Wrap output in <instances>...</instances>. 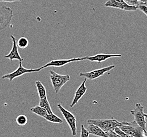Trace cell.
I'll list each match as a JSON object with an SVG mask.
<instances>
[{"label":"cell","mask_w":147,"mask_h":137,"mask_svg":"<svg viewBox=\"0 0 147 137\" xmlns=\"http://www.w3.org/2000/svg\"><path fill=\"white\" fill-rule=\"evenodd\" d=\"M119 128L125 134L134 137H146L145 131L135 121H122Z\"/></svg>","instance_id":"cell-1"},{"label":"cell","mask_w":147,"mask_h":137,"mask_svg":"<svg viewBox=\"0 0 147 137\" xmlns=\"http://www.w3.org/2000/svg\"><path fill=\"white\" fill-rule=\"evenodd\" d=\"M88 124H95L105 132L115 130V128L119 127L121 122L115 119H89Z\"/></svg>","instance_id":"cell-2"},{"label":"cell","mask_w":147,"mask_h":137,"mask_svg":"<svg viewBox=\"0 0 147 137\" xmlns=\"http://www.w3.org/2000/svg\"><path fill=\"white\" fill-rule=\"evenodd\" d=\"M49 73L53 89L55 92L57 94L64 84L70 80V77L69 74H60L55 72L54 70H50Z\"/></svg>","instance_id":"cell-3"},{"label":"cell","mask_w":147,"mask_h":137,"mask_svg":"<svg viewBox=\"0 0 147 137\" xmlns=\"http://www.w3.org/2000/svg\"><path fill=\"white\" fill-rule=\"evenodd\" d=\"M57 107L70 128L72 135L73 136H76L77 134V120L75 115L70 111L64 108L60 103L57 105Z\"/></svg>","instance_id":"cell-4"},{"label":"cell","mask_w":147,"mask_h":137,"mask_svg":"<svg viewBox=\"0 0 147 137\" xmlns=\"http://www.w3.org/2000/svg\"><path fill=\"white\" fill-rule=\"evenodd\" d=\"M13 16V10L5 5L0 7V30L7 28Z\"/></svg>","instance_id":"cell-5"},{"label":"cell","mask_w":147,"mask_h":137,"mask_svg":"<svg viewBox=\"0 0 147 137\" xmlns=\"http://www.w3.org/2000/svg\"><path fill=\"white\" fill-rule=\"evenodd\" d=\"M42 70L41 67H39L38 69H26L22 65V62L20 61L19 62V67L17 68L16 70L13 71L10 74H6L3 76L1 79H8L10 80V81H12L15 78L18 77H21L23 75L26 74H30L33 72H40Z\"/></svg>","instance_id":"cell-6"},{"label":"cell","mask_w":147,"mask_h":137,"mask_svg":"<svg viewBox=\"0 0 147 137\" xmlns=\"http://www.w3.org/2000/svg\"><path fill=\"white\" fill-rule=\"evenodd\" d=\"M131 115L134 117V120L144 130H146V121L144 117V107L140 103H137L134 108L131 111Z\"/></svg>","instance_id":"cell-7"},{"label":"cell","mask_w":147,"mask_h":137,"mask_svg":"<svg viewBox=\"0 0 147 137\" xmlns=\"http://www.w3.org/2000/svg\"><path fill=\"white\" fill-rule=\"evenodd\" d=\"M115 67V65H111L108 67H102L99 69H96L88 72H82L79 74V77H84L89 80H94L102 76L108 72H109L110 71L113 69Z\"/></svg>","instance_id":"cell-8"},{"label":"cell","mask_w":147,"mask_h":137,"mask_svg":"<svg viewBox=\"0 0 147 137\" xmlns=\"http://www.w3.org/2000/svg\"><path fill=\"white\" fill-rule=\"evenodd\" d=\"M106 7L118 9L125 11H134L137 10V7L129 5L124 0H108L105 4Z\"/></svg>","instance_id":"cell-9"},{"label":"cell","mask_w":147,"mask_h":137,"mask_svg":"<svg viewBox=\"0 0 147 137\" xmlns=\"http://www.w3.org/2000/svg\"><path fill=\"white\" fill-rule=\"evenodd\" d=\"M84 57H77L72 58L69 59H61V60H53L48 62L45 65L41 67V70L47 68L48 67H62L65 65L66 64L74 62H77L80 61L84 60Z\"/></svg>","instance_id":"cell-10"},{"label":"cell","mask_w":147,"mask_h":137,"mask_svg":"<svg viewBox=\"0 0 147 137\" xmlns=\"http://www.w3.org/2000/svg\"><path fill=\"white\" fill-rule=\"evenodd\" d=\"M12 40L13 45H12V48L11 50L10 53L9 54L5 55V57L9 59L10 61L13 60H18L19 62L20 61H23V59L20 56L19 53V50H18V47L17 45V43H16V38L13 35H11L10 36Z\"/></svg>","instance_id":"cell-11"},{"label":"cell","mask_w":147,"mask_h":137,"mask_svg":"<svg viewBox=\"0 0 147 137\" xmlns=\"http://www.w3.org/2000/svg\"><path fill=\"white\" fill-rule=\"evenodd\" d=\"M86 80H87V79L85 78L84 81L81 83L80 86L78 87V89L76 90V91L75 92V94L74 96V99L71 104V108L74 107V105L77 104L78 102L79 101L80 99L82 98V97L86 93L87 89H88V88L86 86Z\"/></svg>","instance_id":"cell-12"},{"label":"cell","mask_w":147,"mask_h":137,"mask_svg":"<svg viewBox=\"0 0 147 137\" xmlns=\"http://www.w3.org/2000/svg\"><path fill=\"white\" fill-rule=\"evenodd\" d=\"M120 54H104L100 53L92 56V57H84L85 60H88L91 62H96L98 63H101L105 61L112 57H121Z\"/></svg>","instance_id":"cell-13"},{"label":"cell","mask_w":147,"mask_h":137,"mask_svg":"<svg viewBox=\"0 0 147 137\" xmlns=\"http://www.w3.org/2000/svg\"><path fill=\"white\" fill-rule=\"evenodd\" d=\"M86 130L89 132L90 134H92L99 137H108L106 132L95 124H88Z\"/></svg>","instance_id":"cell-14"},{"label":"cell","mask_w":147,"mask_h":137,"mask_svg":"<svg viewBox=\"0 0 147 137\" xmlns=\"http://www.w3.org/2000/svg\"><path fill=\"white\" fill-rule=\"evenodd\" d=\"M35 86H36V88L37 91H38L39 99H44L45 98L47 97L46 89L41 81H35Z\"/></svg>","instance_id":"cell-15"},{"label":"cell","mask_w":147,"mask_h":137,"mask_svg":"<svg viewBox=\"0 0 147 137\" xmlns=\"http://www.w3.org/2000/svg\"><path fill=\"white\" fill-rule=\"evenodd\" d=\"M30 111L35 115H38L42 118L45 119L48 115V112L45 109L41 107L40 105H36L35 107L30 109Z\"/></svg>","instance_id":"cell-16"},{"label":"cell","mask_w":147,"mask_h":137,"mask_svg":"<svg viewBox=\"0 0 147 137\" xmlns=\"http://www.w3.org/2000/svg\"><path fill=\"white\" fill-rule=\"evenodd\" d=\"M40 105L42 108L45 109V110L48 112V114H51L53 113L51 107L50 106V103H49L47 97L45 98L44 99H40V102H39V105Z\"/></svg>","instance_id":"cell-17"},{"label":"cell","mask_w":147,"mask_h":137,"mask_svg":"<svg viewBox=\"0 0 147 137\" xmlns=\"http://www.w3.org/2000/svg\"><path fill=\"white\" fill-rule=\"evenodd\" d=\"M46 120L55 124H63V121L60 117H58L57 115H55L53 113L51 114H48L47 117L45 119Z\"/></svg>","instance_id":"cell-18"},{"label":"cell","mask_w":147,"mask_h":137,"mask_svg":"<svg viewBox=\"0 0 147 137\" xmlns=\"http://www.w3.org/2000/svg\"><path fill=\"white\" fill-rule=\"evenodd\" d=\"M17 45L18 48L21 49H26L28 47L29 45V40L26 37H21L17 41Z\"/></svg>","instance_id":"cell-19"},{"label":"cell","mask_w":147,"mask_h":137,"mask_svg":"<svg viewBox=\"0 0 147 137\" xmlns=\"http://www.w3.org/2000/svg\"><path fill=\"white\" fill-rule=\"evenodd\" d=\"M28 119L25 115H21L16 118V123L19 126H24L27 124Z\"/></svg>","instance_id":"cell-20"},{"label":"cell","mask_w":147,"mask_h":137,"mask_svg":"<svg viewBox=\"0 0 147 137\" xmlns=\"http://www.w3.org/2000/svg\"><path fill=\"white\" fill-rule=\"evenodd\" d=\"M137 7L138 9L142 12L147 16V4L139 3Z\"/></svg>","instance_id":"cell-21"},{"label":"cell","mask_w":147,"mask_h":137,"mask_svg":"<svg viewBox=\"0 0 147 137\" xmlns=\"http://www.w3.org/2000/svg\"><path fill=\"white\" fill-rule=\"evenodd\" d=\"M90 134L86 129L85 128L83 124L81 125V131H80V137H89Z\"/></svg>","instance_id":"cell-22"},{"label":"cell","mask_w":147,"mask_h":137,"mask_svg":"<svg viewBox=\"0 0 147 137\" xmlns=\"http://www.w3.org/2000/svg\"><path fill=\"white\" fill-rule=\"evenodd\" d=\"M114 131L117 134H119L120 136H121L122 137H134L131 136L130 135H129L128 134H125V132H123L119 127L115 128Z\"/></svg>","instance_id":"cell-23"},{"label":"cell","mask_w":147,"mask_h":137,"mask_svg":"<svg viewBox=\"0 0 147 137\" xmlns=\"http://www.w3.org/2000/svg\"><path fill=\"white\" fill-rule=\"evenodd\" d=\"M125 2L129 5L137 7L138 5L139 4V2L138 0H124Z\"/></svg>","instance_id":"cell-24"},{"label":"cell","mask_w":147,"mask_h":137,"mask_svg":"<svg viewBox=\"0 0 147 137\" xmlns=\"http://www.w3.org/2000/svg\"><path fill=\"white\" fill-rule=\"evenodd\" d=\"M106 134H107L108 137H122L121 136L117 134L114 131L107 132H106Z\"/></svg>","instance_id":"cell-25"},{"label":"cell","mask_w":147,"mask_h":137,"mask_svg":"<svg viewBox=\"0 0 147 137\" xmlns=\"http://www.w3.org/2000/svg\"><path fill=\"white\" fill-rule=\"evenodd\" d=\"M22 1V0H0V2H19Z\"/></svg>","instance_id":"cell-26"},{"label":"cell","mask_w":147,"mask_h":137,"mask_svg":"<svg viewBox=\"0 0 147 137\" xmlns=\"http://www.w3.org/2000/svg\"><path fill=\"white\" fill-rule=\"evenodd\" d=\"M139 3H143L147 4V0H138Z\"/></svg>","instance_id":"cell-27"},{"label":"cell","mask_w":147,"mask_h":137,"mask_svg":"<svg viewBox=\"0 0 147 137\" xmlns=\"http://www.w3.org/2000/svg\"><path fill=\"white\" fill-rule=\"evenodd\" d=\"M144 117H145V118H147V113H144Z\"/></svg>","instance_id":"cell-28"},{"label":"cell","mask_w":147,"mask_h":137,"mask_svg":"<svg viewBox=\"0 0 147 137\" xmlns=\"http://www.w3.org/2000/svg\"><path fill=\"white\" fill-rule=\"evenodd\" d=\"M145 135H146V137H147V133L146 130L145 131Z\"/></svg>","instance_id":"cell-29"},{"label":"cell","mask_w":147,"mask_h":137,"mask_svg":"<svg viewBox=\"0 0 147 137\" xmlns=\"http://www.w3.org/2000/svg\"></svg>","instance_id":"cell-30"}]
</instances>
